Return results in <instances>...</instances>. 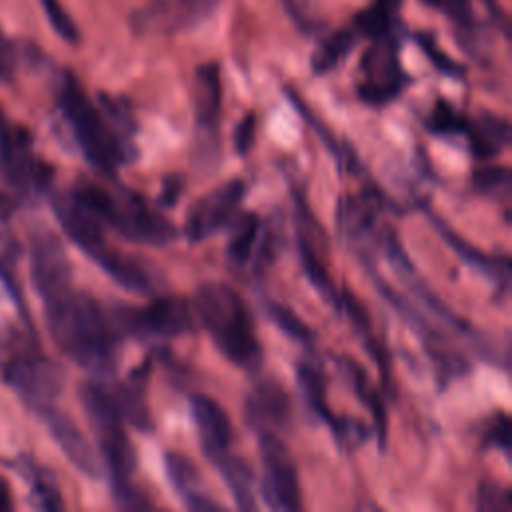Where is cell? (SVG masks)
Segmentation results:
<instances>
[{
    "label": "cell",
    "mask_w": 512,
    "mask_h": 512,
    "mask_svg": "<svg viewBox=\"0 0 512 512\" xmlns=\"http://www.w3.org/2000/svg\"><path fill=\"white\" fill-rule=\"evenodd\" d=\"M474 190L490 200H508L512 174L508 166H482L472 176Z\"/></svg>",
    "instance_id": "obj_30"
},
{
    "label": "cell",
    "mask_w": 512,
    "mask_h": 512,
    "mask_svg": "<svg viewBox=\"0 0 512 512\" xmlns=\"http://www.w3.org/2000/svg\"><path fill=\"white\" fill-rule=\"evenodd\" d=\"M476 508L480 512H512V494L508 488L492 480H484L478 484Z\"/></svg>",
    "instance_id": "obj_35"
},
{
    "label": "cell",
    "mask_w": 512,
    "mask_h": 512,
    "mask_svg": "<svg viewBox=\"0 0 512 512\" xmlns=\"http://www.w3.org/2000/svg\"><path fill=\"white\" fill-rule=\"evenodd\" d=\"M194 316L206 328L220 354L234 366L254 370L262 362L254 318L244 298L224 282H204L192 300Z\"/></svg>",
    "instance_id": "obj_2"
},
{
    "label": "cell",
    "mask_w": 512,
    "mask_h": 512,
    "mask_svg": "<svg viewBox=\"0 0 512 512\" xmlns=\"http://www.w3.org/2000/svg\"><path fill=\"white\" fill-rule=\"evenodd\" d=\"M344 372L348 374V380L352 384L356 398L370 410L372 424H374V430L378 436V444L384 446L386 444V404H384L382 394L370 384L368 374L354 360L344 358Z\"/></svg>",
    "instance_id": "obj_26"
},
{
    "label": "cell",
    "mask_w": 512,
    "mask_h": 512,
    "mask_svg": "<svg viewBox=\"0 0 512 512\" xmlns=\"http://www.w3.org/2000/svg\"><path fill=\"white\" fill-rule=\"evenodd\" d=\"M360 72L356 92L362 102L380 108L396 100L410 82L400 64V32L372 38L362 54Z\"/></svg>",
    "instance_id": "obj_8"
},
{
    "label": "cell",
    "mask_w": 512,
    "mask_h": 512,
    "mask_svg": "<svg viewBox=\"0 0 512 512\" xmlns=\"http://www.w3.org/2000/svg\"><path fill=\"white\" fill-rule=\"evenodd\" d=\"M264 310H266L270 322H274V326L280 332H284L288 338H292V340H296V342H300L304 346L314 342V338H316L314 330L294 310H290L288 306H284L280 302H274V300H268L264 304Z\"/></svg>",
    "instance_id": "obj_29"
},
{
    "label": "cell",
    "mask_w": 512,
    "mask_h": 512,
    "mask_svg": "<svg viewBox=\"0 0 512 512\" xmlns=\"http://www.w3.org/2000/svg\"><path fill=\"white\" fill-rule=\"evenodd\" d=\"M192 104L196 128L206 136L204 142L216 144L210 136L218 128L220 110H222V82H220V66L216 62H204L194 70L192 80Z\"/></svg>",
    "instance_id": "obj_17"
},
{
    "label": "cell",
    "mask_w": 512,
    "mask_h": 512,
    "mask_svg": "<svg viewBox=\"0 0 512 512\" xmlns=\"http://www.w3.org/2000/svg\"><path fill=\"white\" fill-rule=\"evenodd\" d=\"M56 102L76 146L94 170L112 176L134 158V144L114 130L100 106L86 96L70 72H64L60 78Z\"/></svg>",
    "instance_id": "obj_3"
},
{
    "label": "cell",
    "mask_w": 512,
    "mask_h": 512,
    "mask_svg": "<svg viewBox=\"0 0 512 512\" xmlns=\"http://www.w3.org/2000/svg\"><path fill=\"white\" fill-rule=\"evenodd\" d=\"M98 106L104 112V116L110 120L114 130L128 142H132L136 134V118L128 104V100L112 94H98Z\"/></svg>",
    "instance_id": "obj_31"
},
{
    "label": "cell",
    "mask_w": 512,
    "mask_h": 512,
    "mask_svg": "<svg viewBox=\"0 0 512 512\" xmlns=\"http://www.w3.org/2000/svg\"><path fill=\"white\" fill-rule=\"evenodd\" d=\"M218 468L226 488L230 490L234 504L238 510H254L256 508V474L246 460L232 454H222L212 460Z\"/></svg>",
    "instance_id": "obj_24"
},
{
    "label": "cell",
    "mask_w": 512,
    "mask_h": 512,
    "mask_svg": "<svg viewBox=\"0 0 512 512\" xmlns=\"http://www.w3.org/2000/svg\"><path fill=\"white\" fill-rule=\"evenodd\" d=\"M510 434H512V428H510V418L506 414H500L492 420V424L488 426L486 430V436H484V442L486 446H492V448H498L502 450L506 456L510 454Z\"/></svg>",
    "instance_id": "obj_37"
},
{
    "label": "cell",
    "mask_w": 512,
    "mask_h": 512,
    "mask_svg": "<svg viewBox=\"0 0 512 512\" xmlns=\"http://www.w3.org/2000/svg\"><path fill=\"white\" fill-rule=\"evenodd\" d=\"M150 366H152L150 358L140 362L136 368H132V372L126 376V380L112 392L124 422H128L130 426H134L140 432H150L154 426L150 408H148V402L144 396V384L150 374Z\"/></svg>",
    "instance_id": "obj_21"
},
{
    "label": "cell",
    "mask_w": 512,
    "mask_h": 512,
    "mask_svg": "<svg viewBox=\"0 0 512 512\" xmlns=\"http://www.w3.org/2000/svg\"><path fill=\"white\" fill-rule=\"evenodd\" d=\"M40 6L44 8V14L52 26V30L68 44H78L80 32L70 14L64 10L60 0H40Z\"/></svg>",
    "instance_id": "obj_36"
},
{
    "label": "cell",
    "mask_w": 512,
    "mask_h": 512,
    "mask_svg": "<svg viewBox=\"0 0 512 512\" xmlns=\"http://www.w3.org/2000/svg\"><path fill=\"white\" fill-rule=\"evenodd\" d=\"M118 334L132 338H178L194 330V308L184 296H158L146 306L118 304L110 312Z\"/></svg>",
    "instance_id": "obj_7"
},
{
    "label": "cell",
    "mask_w": 512,
    "mask_h": 512,
    "mask_svg": "<svg viewBox=\"0 0 512 512\" xmlns=\"http://www.w3.org/2000/svg\"><path fill=\"white\" fill-rule=\"evenodd\" d=\"M4 210V200H2V196H0V212Z\"/></svg>",
    "instance_id": "obj_44"
},
{
    "label": "cell",
    "mask_w": 512,
    "mask_h": 512,
    "mask_svg": "<svg viewBox=\"0 0 512 512\" xmlns=\"http://www.w3.org/2000/svg\"><path fill=\"white\" fill-rule=\"evenodd\" d=\"M356 40H358V34L354 32L352 26L340 28L330 36L322 38L310 60L314 74H326L332 68H336L350 54Z\"/></svg>",
    "instance_id": "obj_28"
},
{
    "label": "cell",
    "mask_w": 512,
    "mask_h": 512,
    "mask_svg": "<svg viewBox=\"0 0 512 512\" xmlns=\"http://www.w3.org/2000/svg\"><path fill=\"white\" fill-rule=\"evenodd\" d=\"M264 224L254 212H238L232 218L230 238L226 244V258L232 266L240 268L246 264H256Z\"/></svg>",
    "instance_id": "obj_23"
},
{
    "label": "cell",
    "mask_w": 512,
    "mask_h": 512,
    "mask_svg": "<svg viewBox=\"0 0 512 512\" xmlns=\"http://www.w3.org/2000/svg\"><path fill=\"white\" fill-rule=\"evenodd\" d=\"M414 40L418 42V46L422 48V52L428 56V60L432 62V66L442 72L444 76H450V78H462L466 74L464 66L458 64L456 60H452L446 52L440 50L434 34L430 32H416L414 34Z\"/></svg>",
    "instance_id": "obj_34"
},
{
    "label": "cell",
    "mask_w": 512,
    "mask_h": 512,
    "mask_svg": "<svg viewBox=\"0 0 512 512\" xmlns=\"http://www.w3.org/2000/svg\"><path fill=\"white\" fill-rule=\"evenodd\" d=\"M422 2L434 10H440L444 16H448L464 36L468 38L478 36V20L470 0H422Z\"/></svg>",
    "instance_id": "obj_33"
},
{
    "label": "cell",
    "mask_w": 512,
    "mask_h": 512,
    "mask_svg": "<svg viewBox=\"0 0 512 512\" xmlns=\"http://www.w3.org/2000/svg\"><path fill=\"white\" fill-rule=\"evenodd\" d=\"M290 412L286 390L272 378L256 382L244 402V416L254 432L268 430L280 434L290 426Z\"/></svg>",
    "instance_id": "obj_15"
},
{
    "label": "cell",
    "mask_w": 512,
    "mask_h": 512,
    "mask_svg": "<svg viewBox=\"0 0 512 512\" xmlns=\"http://www.w3.org/2000/svg\"><path fill=\"white\" fill-rule=\"evenodd\" d=\"M288 12V16L294 20V24L306 32V34H312L318 30V20L314 18L312 10L308 8L306 0H280Z\"/></svg>",
    "instance_id": "obj_38"
},
{
    "label": "cell",
    "mask_w": 512,
    "mask_h": 512,
    "mask_svg": "<svg viewBox=\"0 0 512 512\" xmlns=\"http://www.w3.org/2000/svg\"><path fill=\"white\" fill-rule=\"evenodd\" d=\"M164 468L166 476L174 488V492L182 498L184 506L190 510L210 512V510H222V504L210 498L200 490V472L196 464L182 452L170 450L164 454Z\"/></svg>",
    "instance_id": "obj_19"
},
{
    "label": "cell",
    "mask_w": 512,
    "mask_h": 512,
    "mask_svg": "<svg viewBox=\"0 0 512 512\" xmlns=\"http://www.w3.org/2000/svg\"><path fill=\"white\" fill-rule=\"evenodd\" d=\"M182 192H184V180L180 176H168V178H164V182L160 186L158 204L162 208H170L180 200Z\"/></svg>",
    "instance_id": "obj_41"
},
{
    "label": "cell",
    "mask_w": 512,
    "mask_h": 512,
    "mask_svg": "<svg viewBox=\"0 0 512 512\" xmlns=\"http://www.w3.org/2000/svg\"><path fill=\"white\" fill-rule=\"evenodd\" d=\"M16 70V52L0 32V82H10Z\"/></svg>",
    "instance_id": "obj_42"
},
{
    "label": "cell",
    "mask_w": 512,
    "mask_h": 512,
    "mask_svg": "<svg viewBox=\"0 0 512 512\" xmlns=\"http://www.w3.org/2000/svg\"><path fill=\"white\" fill-rule=\"evenodd\" d=\"M262 456V480L258 484L260 496L270 510L296 512L302 508V490L292 456L276 432H256Z\"/></svg>",
    "instance_id": "obj_9"
},
{
    "label": "cell",
    "mask_w": 512,
    "mask_h": 512,
    "mask_svg": "<svg viewBox=\"0 0 512 512\" xmlns=\"http://www.w3.org/2000/svg\"><path fill=\"white\" fill-rule=\"evenodd\" d=\"M464 136L476 160H492L510 144V124L502 116L482 112L468 118Z\"/></svg>",
    "instance_id": "obj_22"
},
{
    "label": "cell",
    "mask_w": 512,
    "mask_h": 512,
    "mask_svg": "<svg viewBox=\"0 0 512 512\" xmlns=\"http://www.w3.org/2000/svg\"><path fill=\"white\" fill-rule=\"evenodd\" d=\"M222 0H148L138 6L128 24L138 36H172L208 20Z\"/></svg>",
    "instance_id": "obj_10"
},
{
    "label": "cell",
    "mask_w": 512,
    "mask_h": 512,
    "mask_svg": "<svg viewBox=\"0 0 512 512\" xmlns=\"http://www.w3.org/2000/svg\"><path fill=\"white\" fill-rule=\"evenodd\" d=\"M246 194V184L232 178L192 204L186 214L184 234L190 244H200L220 232L238 214V206Z\"/></svg>",
    "instance_id": "obj_11"
},
{
    "label": "cell",
    "mask_w": 512,
    "mask_h": 512,
    "mask_svg": "<svg viewBox=\"0 0 512 512\" xmlns=\"http://www.w3.org/2000/svg\"><path fill=\"white\" fill-rule=\"evenodd\" d=\"M72 192L94 212L104 228L114 230L124 240L146 246H168L178 230L158 210H154L138 192L126 186H102L80 180Z\"/></svg>",
    "instance_id": "obj_4"
},
{
    "label": "cell",
    "mask_w": 512,
    "mask_h": 512,
    "mask_svg": "<svg viewBox=\"0 0 512 512\" xmlns=\"http://www.w3.org/2000/svg\"><path fill=\"white\" fill-rule=\"evenodd\" d=\"M30 276L40 298L72 286V264L62 242L50 230H40L32 236Z\"/></svg>",
    "instance_id": "obj_12"
},
{
    "label": "cell",
    "mask_w": 512,
    "mask_h": 512,
    "mask_svg": "<svg viewBox=\"0 0 512 512\" xmlns=\"http://www.w3.org/2000/svg\"><path fill=\"white\" fill-rule=\"evenodd\" d=\"M92 262L98 264L118 286L140 296H152L164 284L160 270H156L150 262L124 254L110 244L102 248Z\"/></svg>",
    "instance_id": "obj_14"
},
{
    "label": "cell",
    "mask_w": 512,
    "mask_h": 512,
    "mask_svg": "<svg viewBox=\"0 0 512 512\" xmlns=\"http://www.w3.org/2000/svg\"><path fill=\"white\" fill-rule=\"evenodd\" d=\"M38 418H42L52 440L58 444L62 454L78 472L88 478L102 476V464L98 454L94 452L92 444L82 434L78 424L64 410H60L56 404H50L38 412Z\"/></svg>",
    "instance_id": "obj_13"
},
{
    "label": "cell",
    "mask_w": 512,
    "mask_h": 512,
    "mask_svg": "<svg viewBox=\"0 0 512 512\" xmlns=\"http://www.w3.org/2000/svg\"><path fill=\"white\" fill-rule=\"evenodd\" d=\"M42 304L54 344L74 364L98 378L116 370L120 334L96 298L72 284L44 296Z\"/></svg>",
    "instance_id": "obj_1"
},
{
    "label": "cell",
    "mask_w": 512,
    "mask_h": 512,
    "mask_svg": "<svg viewBox=\"0 0 512 512\" xmlns=\"http://www.w3.org/2000/svg\"><path fill=\"white\" fill-rule=\"evenodd\" d=\"M80 402L94 434L102 464L106 466L110 488L130 484L136 470V452L126 434L124 418L112 390L96 380L84 382L80 386Z\"/></svg>",
    "instance_id": "obj_5"
},
{
    "label": "cell",
    "mask_w": 512,
    "mask_h": 512,
    "mask_svg": "<svg viewBox=\"0 0 512 512\" xmlns=\"http://www.w3.org/2000/svg\"><path fill=\"white\" fill-rule=\"evenodd\" d=\"M190 414L206 458L216 460L226 454L232 442V424L226 410L208 394H192Z\"/></svg>",
    "instance_id": "obj_16"
},
{
    "label": "cell",
    "mask_w": 512,
    "mask_h": 512,
    "mask_svg": "<svg viewBox=\"0 0 512 512\" xmlns=\"http://www.w3.org/2000/svg\"><path fill=\"white\" fill-rule=\"evenodd\" d=\"M430 220L434 222L436 230L442 234V238L446 240V244L474 270H478L480 274H484L490 282H494L498 286V290H506L508 280H510V260L506 256H488L484 252H480L478 248H474L468 240L460 238L454 230L448 228V224L444 220H440L434 214H428Z\"/></svg>",
    "instance_id": "obj_20"
},
{
    "label": "cell",
    "mask_w": 512,
    "mask_h": 512,
    "mask_svg": "<svg viewBox=\"0 0 512 512\" xmlns=\"http://www.w3.org/2000/svg\"><path fill=\"white\" fill-rule=\"evenodd\" d=\"M466 124H468V118L458 110H454V106L444 100H438L434 104L426 120V128L436 136H464Z\"/></svg>",
    "instance_id": "obj_32"
},
{
    "label": "cell",
    "mask_w": 512,
    "mask_h": 512,
    "mask_svg": "<svg viewBox=\"0 0 512 512\" xmlns=\"http://www.w3.org/2000/svg\"><path fill=\"white\" fill-rule=\"evenodd\" d=\"M384 206V196L376 190H366L356 196H344L336 206L338 234L352 244L364 242L372 236L376 216Z\"/></svg>",
    "instance_id": "obj_18"
},
{
    "label": "cell",
    "mask_w": 512,
    "mask_h": 512,
    "mask_svg": "<svg viewBox=\"0 0 512 512\" xmlns=\"http://www.w3.org/2000/svg\"><path fill=\"white\" fill-rule=\"evenodd\" d=\"M0 510H12V496L10 486L4 478H0Z\"/></svg>",
    "instance_id": "obj_43"
},
{
    "label": "cell",
    "mask_w": 512,
    "mask_h": 512,
    "mask_svg": "<svg viewBox=\"0 0 512 512\" xmlns=\"http://www.w3.org/2000/svg\"><path fill=\"white\" fill-rule=\"evenodd\" d=\"M18 470L30 486V498L36 508H42V510H62L64 508L60 488L48 468L34 462L32 458H22L18 464Z\"/></svg>",
    "instance_id": "obj_27"
},
{
    "label": "cell",
    "mask_w": 512,
    "mask_h": 512,
    "mask_svg": "<svg viewBox=\"0 0 512 512\" xmlns=\"http://www.w3.org/2000/svg\"><path fill=\"white\" fill-rule=\"evenodd\" d=\"M296 380H298L300 392H302L308 408L314 412V416L318 420H322L326 426H330L332 434L336 436V432L340 430L344 418L334 416L332 410L328 408V402H326V382H324L322 370L318 366L306 362V360L298 362L296 364Z\"/></svg>",
    "instance_id": "obj_25"
},
{
    "label": "cell",
    "mask_w": 512,
    "mask_h": 512,
    "mask_svg": "<svg viewBox=\"0 0 512 512\" xmlns=\"http://www.w3.org/2000/svg\"><path fill=\"white\" fill-rule=\"evenodd\" d=\"M28 132L24 128H14L10 120L6 118L4 110L0 108V164L12 154V150L18 146V142L26 136Z\"/></svg>",
    "instance_id": "obj_39"
},
{
    "label": "cell",
    "mask_w": 512,
    "mask_h": 512,
    "mask_svg": "<svg viewBox=\"0 0 512 512\" xmlns=\"http://www.w3.org/2000/svg\"><path fill=\"white\" fill-rule=\"evenodd\" d=\"M256 138V118L254 114H246L234 128V148L240 156H246L254 146Z\"/></svg>",
    "instance_id": "obj_40"
},
{
    "label": "cell",
    "mask_w": 512,
    "mask_h": 512,
    "mask_svg": "<svg viewBox=\"0 0 512 512\" xmlns=\"http://www.w3.org/2000/svg\"><path fill=\"white\" fill-rule=\"evenodd\" d=\"M0 370L6 384L22 398V402L38 414L58 398L64 374L32 338L10 330L0 352Z\"/></svg>",
    "instance_id": "obj_6"
}]
</instances>
